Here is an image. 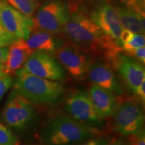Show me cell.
I'll return each instance as SVG.
<instances>
[{"mask_svg": "<svg viewBox=\"0 0 145 145\" xmlns=\"http://www.w3.org/2000/svg\"><path fill=\"white\" fill-rule=\"evenodd\" d=\"M69 6L70 14L63 32L74 44L88 50L92 56L110 57L122 50L120 45L105 34L89 16L76 7Z\"/></svg>", "mask_w": 145, "mask_h": 145, "instance_id": "6da1fadb", "label": "cell"}, {"mask_svg": "<svg viewBox=\"0 0 145 145\" xmlns=\"http://www.w3.org/2000/svg\"><path fill=\"white\" fill-rule=\"evenodd\" d=\"M100 136L101 132L97 127L63 116L46 126L42 138L46 145H74Z\"/></svg>", "mask_w": 145, "mask_h": 145, "instance_id": "7a4b0ae2", "label": "cell"}, {"mask_svg": "<svg viewBox=\"0 0 145 145\" xmlns=\"http://www.w3.org/2000/svg\"><path fill=\"white\" fill-rule=\"evenodd\" d=\"M15 75L14 89L32 104H53L63 93L61 83L32 75L22 68L16 72Z\"/></svg>", "mask_w": 145, "mask_h": 145, "instance_id": "3957f363", "label": "cell"}, {"mask_svg": "<svg viewBox=\"0 0 145 145\" xmlns=\"http://www.w3.org/2000/svg\"><path fill=\"white\" fill-rule=\"evenodd\" d=\"M69 6L61 0H50L41 5L33 20V29L57 35L63 32L69 18Z\"/></svg>", "mask_w": 145, "mask_h": 145, "instance_id": "277c9868", "label": "cell"}, {"mask_svg": "<svg viewBox=\"0 0 145 145\" xmlns=\"http://www.w3.org/2000/svg\"><path fill=\"white\" fill-rule=\"evenodd\" d=\"M141 104L137 99H130L117 104L112 114L114 131L128 136L142 130L144 114Z\"/></svg>", "mask_w": 145, "mask_h": 145, "instance_id": "5b68a950", "label": "cell"}, {"mask_svg": "<svg viewBox=\"0 0 145 145\" xmlns=\"http://www.w3.org/2000/svg\"><path fill=\"white\" fill-rule=\"evenodd\" d=\"M53 54L69 73L77 79H84L94 62L93 56L88 50L74 43L63 44Z\"/></svg>", "mask_w": 145, "mask_h": 145, "instance_id": "8992f818", "label": "cell"}, {"mask_svg": "<svg viewBox=\"0 0 145 145\" xmlns=\"http://www.w3.org/2000/svg\"><path fill=\"white\" fill-rule=\"evenodd\" d=\"M34 115L32 103L17 91H12L3 111V120L9 126L22 128L26 126Z\"/></svg>", "mask_w": 145, "mask_h": 145, "instance_id": "52a82bcc", "label": "cell"}, {"mask_svg": "<svg viewBox=\"0 0 145 145\" xmlns=\"http://www.w3.org/2000/svg\"><path fill=\"white\" fill-rule=\"evenodd\" d=\"M25 71L48 80L61 81L65 72L61 63L50 54L34 51L22 67Z\"/></svg>", "mask_w": 145, "mask_h": 145, "instance_id": "ba28073f", "label": "cell"}, {"mask_svg": "<svg viewBox=\"0 0 145 145\" xmlns=\"http://www.w3.org/2000/svg\"><path fill=\"white\" fill-rule=\"evenodd\" d=\"M116 70L128 88L134 91L145 80L144 65L125 54L122 50L105 59Z\"/></svg>", "mask_w": 145, "mask_h": 145, "instance_id": "9c48e42d", "label": "cell"}, {"mask_svg": "<svg viewBox=\"0 0 145 145\" xmlns=\"http://www.w3.org/2000/svg\"><path fill=\"white\" fill-rule=\"evenodd\" d=\"M0 22L5 31L17 39L27 40L33 29L32 18L24 15L5 0H0Z\"/></svg>", "mask_w": 145, "mask_h": 145, "instance_id": "30bf717a", "label": "cell"}, {"mask_svg": "<svg viewBox=\"0 0 145 145\" xmlns=\"http://www.w3.org/2000/svg\"><path fill=\"white\" fill-rule=\"evenodd\" d=\"M65 109L77 120L89 124H99L103 118L97 112L89 93L77 91L71 94L65 102Z\"/></svg>", "mask_w": 145, "mask_h": 145, "instance_id": "8fae6325", "label": "cell"}, {"mask_svg": "<svg viewBox=\"0 0 145 145\" xmlns=\"http://www.w3.org/2000/svg\"><path fill=\"white\" fill-rule=\"evenodd\" d=\"M89 17L105 34L121 46L120 37L124 28L115 7L108 3H103L93 11Z\"/></svg>", "mask_w": 145, "mask_h": 145, "instance_id": "7c38bea8", "label": "cell"}, {"mask_svg": "<svg viewBox=\"0 0 145 145\" xmlns=\"http://www.w3.org/2000/svg\"><path fill=\"white\" fill-rule=\"evenodd\" d=\"M88 75L89 80L94 85L112 93L121 95L124 92L113 68L105 59L104 61H96L92 63L89 69Z\"/></svg>", "mask_w": 145, "mask_h": 145, "instance_id": "4fadbf2b", "label": "cell"}, {"mask_svg": "<svg viewBox=\"0 0 145 145\" xmlns=\"http://www.w3.org/2000/svg\"><path fill=\"white\" fill-rule=\"evenodd\" d=\"M34 52L29 47L26 40L16 39L8 46V57L3 64V72L10 76L15 75Z\"/></svg>", "mask_w": 145, "mask_h": 145, "instance_id": "5bb4252c", "label": "cell"}, {"mask_svg": "<svg viewBox=\"0 0 145 145\" xmlns=\"http://www.w3.org/2000/svg\"><path fill=\"white\" fill-rule=\"evenodd\" d=\"M26 42L34 51H41L48 54H54L63 44L62 40L56 37V35L42 30H32Z\"/></svg>", "mask_w": 145, "mask_h": 145, "instance_id": "9a60e30c", "label": "cell"}, {"mask_svg": "<svg viewBox=\"0 0 145 145\" xmlns=\"http://www.w3.org/2000/svg\"><path fill=\"white\" fill-rule=\"evenodd\" d=\"M89 94L97 112L104 118L112 115L118 102L115 95L100 87L93 85Z\"/></svg>", "mask_w": 145, "mask_h": 145, "instance_id": "2e32d148", "label": "cell"}, {"mask_svg": "<svg viewBox=\"0 0 145 145\" xmlns=\"http://www.w3.org/2000/svg\"><path fill=\"white\" fill-rule=\"evenodd\" d=\"M116 10L123 28L135 34H144V13L126 5L117 7Z\"/></svg>", "mask_w": 145, "mask_h": 145, "instance_id": "e0dca14e", "label": "cell"}, {"mask_svg": "<svg viewBox=\"0 0 145 145\" xmlns=\"http://www.w3.org/2000/svg\"><path fill=\"white\" fill-rule=\"evenodd\" d=\"M5 1L24 15L30 18H32V16L38 10L40 5L39 0H5Z\"/></svg>", "mask_w": 145, "mask_h": 145, "instance_id": "ac0fdd59", "label": "cell"}, {"mask_svg": "<svg viewBox=\"0 0 145 145\" xmlns=\"http://www.w3.org/2000/svg\"><path fill=\"white\" fill-rule=\"evenodd\" d=\"M18 138L4 125L0 123V145H18Z\"/></svg>", "mask_w": 145, "mask_h": 145, "instance_id": "d6986e66", "label": "cell"}, {"mask_svg": "<svg viewBox=\"0 0 145 145\" xmlns=\"http://www.w3.org/2000/svg\"><path fill=\"white\" fill-rule=\"evenodd\" d=\"M144 34H135L132 39L129 42L122 44L121 48H122V51H127V50H131L138 48H140V47H143L144 46Z\"/></svg>", "mask_w": 145, "mask_h": 145, "instance_id": "ffe728a7", "label": "cell"}, {"mask_svg": "<svg viewBox=\"0 0 145 145\" xmlns=\"http://www.w3.org/2000/svg\"><path fill=\"white\" fill-rule=\"evenodd\" d=\"M13 79L12 76L3 73L0 77V101L5 93L13 85Z\"/></svg>", "mask_w": 145, "mask_h": 145, "instance_id": "44dd1931", "label": "cell"}, {"mask_svg": "<svg viewBox=\"0 0 145 145\" xmlns=\"http://www.w3.org/2000/svg\"><path fill=\"white\" fill-rule=\"evenodd\" d=\"M126 55L137 60L142 64L144 65L145 63V48L144 46L136 48L131 50L122 51Z\"/></svg>", "mask_w": 145, "mask_h": 145, "instance_id": "7402d4cb", "label": "cell"}, {"mask_svg": "<svg viewBox=\"0 0 145 145\" xmlns=\"http://www.w3.org/2000/svg\"><path fill=\"white\" fill-rule=\"evenodd\" d=\"M128 136V142L130 145H145V135L143 130Z\"/></svg>", "mask_w": 145, "mask_h": 145, "instance_id": "603a6c76", "label": "cell"}, {"mask_svg": "<svg viewBox=\"0 0 145 145\" xmlns=\"http://www.w3.org/2000/svg\"><path fill=\"white\" fill-rule=\"evenodd\" d=\"M110 139L111 138L108 137L100 136V137L93 138L79 144L74 145H106Z\"/></svg>", "mask_w": 145, "mask_h": 145, "instance_id": "cb8c5ba5", "label": "cell"}, {"mask_svg": "<svg viewBox=\"0 0 145 145\" xmlns=\"http://www.w3.org/2000/svg\"><path fill=\"white\" fill-rule=\"evenodd\" d=\"M133 92L137 98L140 99V101L144 104L145 100V80L143 81Z\"/></svg>", "mask_w": 145, "mask_h": 145, "instance_id": "d4e9b609", "label": "cell"}, {"mask_svg": "<svg viewBox=\"0 0 145 145\" xmlns=\"http://www.w3.org/2000/svg\"><path fill=\"white\" fill-rule=\"evenodd\" d=\"M16 39H18L17 38L14 37L11 34L0 35V47L9 46Z\"/></svg>", "mask_w": 145, "mask_h": 145, "instance_id": "484cf974", "label": "cell"}, {"mask_svg": "<svg viewBox=\"0 0 145 145\" xmlns=\"http://www.w3.org/2000/svg\"><path fill=\"white\" fill-rule=\"evenodd\" d=\"M134 34H135V33H133V32H130L128 30H126V29H124L120 34V37L121 45H122V44H124V43H126L129 42L132 39Z\"/></svg>", "mask_w": 145, "mask_h": 145, "instance_id": "4316f807", "label": "cell"}, {"mask_svg": "<svg viewBox=\"0 0 145 145\" xmlns=\"http://www.w3.org/2000/svg\"><path fill=\"white\" fill-rule=\"evenodd\" d=\"M8 54V46L0 47V65H3L7 59Z\"/></svg>", "mask_w": 145, "mask_h": 145, "instance_id": "83f0119b", "label": "cell"}, {"mask_svg": "<svg viewBox=\"0 0 145 145\" xmlns=\"http://www.w3.org/2000/svg\"><path fill=\"white\" fill-rule=\"evenodd\" d=\"M106 145H130L128 142H126L122 139H110Z\"/></svg>", "mask_w": 145, "mask_h": 145, "instance_id": "f1b7e54d", "label": "cell"}, {"mask_svg": "<svg viewBox=\"0 0 145 145\" xmlns=\"http://www.w3.org/2000/svg\"><path fill=\"white\" fill-rule=\"evenodd\" d=\"M7 34H10L8 33V32L3 29L2 25H1V22H0V35H7Z\"/></svg>", "mask_w": 145, "mask_h": 145, "instance_id": "f546056e", "label": "cell"}, {"mask_svg": "<svg viewBox=\"0 0 145 145\" xmlns=\"http://www.w3.org/2000/svg\"><path fill=\"white\" fill-rule=\"evenodd\" d=\"M3 65H0V77L4 73L3 71Z\"/></svg>", "mask_w": 145, "mask_h": 145, "instance_id": "4dcf8cb0", "label": "cell"}]
</instances>
